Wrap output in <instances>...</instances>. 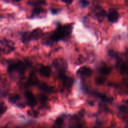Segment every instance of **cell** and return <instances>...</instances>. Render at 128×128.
<instances>
[{"label": "cell", "mask_w": 128, "mask_h": 128, "mask_svg": "<svg viewBox=\"0 0 128 128\" xmlns=\"http://www.w3.org/2000/svg\"><path fill=\"white\" fill-rule=\"evenodd\" d=\"M15 49V44L12 40L4 38L0 40V51L5 54H10Z\"/></svg>", "instance_id": "obj_3"}, {"label": "cell", "mask_w": 128, "mask_h": 128, "mask_svg": "<svg viewBox=\"0 0 128 128\" xmlns=\"http://www.w3.org/2000/svg\"><path fill=\"white\" fill-rule=\"evenodd\" d=\"M64 122V119L62 117H58V118L54 122L55 126L54 128H60V126H62V124H63Z\"/></svg>", "instance_id": "obj_21"}, {"label": "cell", "mask_w": 128, "mask_h": 128, "mask_svg": "<svg viewBox=\"0 0 128 128\" xmlns=\"http://www.w3.org/2000/svg\"><path fill=\"white\" fill-rule=\"evenodd\" d=\"M72 128H83L80 124H75L72 126Z\"/></svg>", "instance_id": "obj_29"}, {"label": "cell", "mask_w": 128, "mask_h": 128, "mask_svg": "<svg viewBox=\"0 0 128 128\" xmlns=\"http://www.w3.org/2000/svg\"><path fill=\"white\" fill-rule=\"evenodd\" d=\"M118 64H120V72H122V74L126 73L128 72V66L127 65L122 62H119Z\"/></svg>", "instance_id": "obj_20"}, {"label": "cell", "mask_w": 128, "mask_h": 128, "mask_svg": "<svg viewBox=\"0 0 128 128\" xmlns=\"http://www.w3.org/2000/svg\"><path fill=\"white\" fill-rule=\"evenodd\" d=\"M78 2L81 8H84L89 5L90 2L89 1H86V0H80Z\"/></svg>", "instance_id": "obj_25"}, {"label": "cell", "mask_w": 128, "mask_h": 128, "mask_svg": "<svg viewBox=\"0 0 128 128\" xmlns=\"http://www.w3.org/2000/svg\"><path fill=\"white\" fill-rule=\"evenodd\" d=\"M90 92V94H91L92 95L98 98H100L104 102H110L112 100V98H110L107 97L106 95L102 94L101 93H100L98 92H96V91H94V92H88V93Z\"/></svg>", "instance_id": "obj_14"}, {"label": "cell", "mask_w": 128, "mask_h": 128, "mask_svg": "<svg viewBox=\"0 0 128 128\" xmlns=\"http://www.w3.org/2000/svg\"><path fill=\"white\" fill-rule=\"evenodd\" d=\"M40 83V82L37 76L35 75V74L32 72L27 80L26 82V85L27 86H38V84Z\"/></svg>", "instance_id": "obj_9"}, {"label": "cell", "mask_w": 128, "mask_h": 128, "mask_svg": "<svg viewBox=\"0 0 128 128\" xmlns=\"http://www.w3.org/2000/svg\"><path fill=\"white\" fill-rule=\"evenodd\" d=\"M7 110V107L5 104L3 102H1L0 105V115H2L4 113L6 112V111Z\"/></svg>", "instance_id": "obj_23"}, {"label": "cell", "mask_w": 128, "mask_h": 128, "mask_svg": "<svg viewBox=\"0 0 128 128\" xmlns=\"http://www.w3.org/2000/svg\"><path fill=\"white\" fill-rule=\"evenodd\" d=\"M27 4L32 6L33 7L41 6L42 5L46 4V2L44 0H31L26 2Z\"/></svg>", "instance_id": "obj_19"}, {"label": "cell", "mask_w": 128, "mask_h": 128, "mask_svg": "<svg viewBox=\"0 0 128 128\" xmlns=\"http://www.w3.org/2000/svg\"><path fill=\"white\" fill-rule=\"evenodd\" d=\"M108 54L109 55V56H110V57L112 58H118V55L113 50H110L108 51Z\"/></svg>", "instance_id": "obj_26"}, {"label": "cell", "mask_w": 128, "mask_h": 128, "mask_svg": "<svg viewBox=\"0 0 128 128\" xmlns=\"http://www.w3.org/2000/svg\"><path fill=\"white\" fill-rule=\"evenodd\" d=\"M119 15L117 11L114 8H110L108 14V18L112 23H116L118 21Z\"/></svg>", "instance_id": "obj_10"}, {"label": "cell", "mask_w": 128, "mask_h": 128, "mask_svg": "<svg viewBox=\"0 0 128 128\" xmlns=\"http://www.w3.org/2000/svg\"><path fill=\"white\" fill-rule=\"evenodd\" d=\"M72 28L73 24H72L65 25L56 24L55 30L50 33L49 36L43 39V44L49 46L54 42L65 40L71 34Z\"/></svg>", "instance_id": "obj_1"}, {"label": "cell", "mask_w": 128, "mask_h": 128, "mask_svg": "<svg viewBox=\"0 0 128 128\" xmlns=\"http://www.w3.org/2000/svg\"><path fill=\"white\" fill-rule=\"evenodd\" d=\"M30 34L32 40H38L43 36L44 32L42 29L38 28H34L32 32H30Z\"/></svg>", "instance_id": "obj_12"}, {"label": "cell", "mask_w": 128, "mask_h": 128, "mask_svg": "<svg viewBox=\"0 0 128 128\" xmlns=\"http://www.w3.org/2000/svg\"><path fill=\"white\" fill-rule=\"evenodd\" d=\"M127 102V104H128V100H127V102Z\"/></svg>", "instance_id": "obj_32"}, {"label": "cell", "mask_w": 128, "mask_h": 128, "mask_svg": "<svg viewBox=\"0 0 128 128\" xmlns=\"http://www.w3.org/2000/svg\"><path fill=\"white\" fill-rule=\"evenodd\" d=\"M58 78L61 80L65 88H70L72 86L74 82V78L66 75L65 72L58 73Z\"/></svg>", "instance_id": "obj_5"}, {"label": "cell", "mask_w": 128, "mask_h": 128, "mask_svg": "<svg viewBox=\"0 0 128 128\" xmlns=\"http://www.w3.org/2000/svg\"><path fill=\"white\" fill-rule=\"evenodd\" d=\"M44 12V10L41 6L34 7L32 10L31 14L28 18H32L34 17L39 16L41 14Z\"/></svg>", "instance_id": "obj_16"}, {"label": "cell", "mask_w": 128, "mask_h": 128, "mask_svg": "<svg viewBox=\"0 0 128 128\" xmlns=\"http://www.w3.org/2000/svg\"><path fill=\"white\" fill-rule=\"evenodd\" d=\"M61 2H63V3H64V4H70L71 3H72L73 2L72 0H70V1H64V0H61Z\"/></svg>", "instance_id": "obj_30"}, {"label": "cell", "mask_w": 128, "mask_h": 128, "mask_svg": "<svg viewBox=\"0 0 128 128\" xmlns=\"http://www.w3.org/2000/svg\"><path fill=\"white\" fill-rule=\"evenodd\" d=\"M125 2H126V4H128V0H127V1H126Z\"/></svg>", "instance_id": "obj_31"}, {"label": "cell", "mask_w": 128, "mask_h": 128, "mask_svg": "<svg viewBox=\"0 0 128 128\" xmlns=\"http://www.w3.org/2000/svg\"><path fill=\"white\" fill-rule=\"evenodd\" d=\"M20 40L24 44H27L32 40L30 32H25L22 33L20 36Z\"/></svg>", "instance_id": "obj_17"}, {"label": "cell", "mask_w": 128, "mask_h": 128, "mask_svg": "<svg viewBox=\"0 0 128 128\" xmlns=\"http://www.w3.org/2000/svg\"><path fill=\"white\" fill-rule=\"evenodd\" d=\"M20 99V96L18 94H14L10 96L8 98V101L12 104H17L20 107H24L22 104L18 103Z\"/></svg>", "instance_id": "obj_15"}, {"label": "cell", "mask_w": 128, "mask_h": 128, "mask_svg": "<svg viewBox=\"0 0 128 128\" xmlns=\"http://www.w3.org/2000/svg\"><path fill=\"white\" fill-rule=\"evenodd\" d=\"M76 73L80 76L88 77L90 76L92 74V70L88 66H83L78 70Z\"/></svg>", "instance_id": "obj_11"}, {"label": "cell", "mask_w": 128, "mask_h": 128, "mask_svg": "<svg viewBox=\"0 0 128 128\" xmlns=\"http://www.w3.org/2000/svg\"><path fill=\"white\" fill-rule=\"evenodd\" d=\"M127 87H128V85H127Z\"/></svg>", "instance_id": "obj_33"}, {"label": "cell", "mask_w": 128, "mask_h": 128, "mask_svg": "<svg viewBox=\"0 0 128 128\" xmlns=\"http://www.w3.org/2000/svg\"><path fill=\"white\" fill-rule=\"evenodd\" d=\"M30 65L28 62L20 60L9 62L6 68L8 76L12 80L20 78L24 74L27 68Z\"/></svg>", "instance_id": "obj_2"}, {"label": "cell", "mask_w": 128, "mask_h": 128, "mask_svg": "<svg viewBox=\"0 0 128 128\" xmlns=\"http://www.w3.org/2000/svg\"><path fill=\"white\" fill-rule=\"evenodd\" d=\"M40 74L42 76L49 78L51 74L52 70L50 66L46 65H42L39 70Z\"/></svg>", "instance_id": "obj_13"}, {"label": "cell", "mask_w": 128, "mask_h": 128, "mask_svg": "<svg viewBox=\"0 0 128 128\" xmlns=\"http://www.w3.org/2000/svg\"><path fill=\"white\" fill-rule=\"evenodd\" d=\"M25 98L30 106L34 108L36 104V98L34 94L29 90H26L24 92Z\"/></svg>", "instance_id": "obj_6"}, {"label": "cell", "mask_w": 128, "mask_h": 128, "mask_svg": "<svg viewBox=\"0 0 128 128\" xmlns=\"http://www.w3.org/2000/svg\"><path fill=\"white\" fill-rule=\"evenodd\" d=\"M106 82V78L103 76H98L95 79V82L98 85H102Z\"/></svg>", "instance_id": "obj_22"}, {"label": "cell", "mask_w": 128, "mask_h": 128, "mask_svg": "<svg viewBox=\"0 0 128 128\" xmlns=\"http://www.w3.org/2000/svg\"><path fill=\"white\" fill-rule=\"evenodd\" d=\"M50 11L51 13L52 14H58V12H59V10L58 9L55 8H50Z\"/></svg>", "instance_id": "obj_27"}, {"label": "cell", "mask_w": 128, "mask_h": 128, "mask_svg": "<svg viewBox=\"0 0 128 128\" xmlns=\"http://www.w3.org/2000/svg\"><path fill=\"white\" fill-rule=\"evenodd\" d=\"M52 66L58 70V73L66 72L68 68L66 62L62 58H57L53 60Z\"/></svg>", "instance_id": "obj_4"}, {"label": "cell", "mask_w": 128, "mask_h": 128, "mask_svg": "<svg viewBox=\"0 0 128 128\" xmlns=\"http://www.w3.org/2000/svg\"><path fill=\"white\" fill-rule=\"evenodd\" d=\"M93 12L96 18L99 20H102L106 15V10L100 6H96L94 8Z\"/></svg>", "instance_id": "obj_7"}, {"label": "cell", "mask_w": 128, "mask_h": 128, "mask_svg": "<svg viewBox=\"0 0 128 128\" xmlns=\"http://www.w3.org/2000/svg\"><path fill=\"white\" fill-rule=\"evenodd\" d=\"M38 98L42 104H45L47 102L48 97L44 94H40Z\"/></svg>", "instance_id": "obj_24"}, {"label": "cell", "mask_w": 128, "mask_h": 128, "mask_svg": "<svg viewBox=\"0 0 128 128\" xmlns=\"http://www.w3.org/2000/svg\"><path fill=\"white\" fill-rule=\"evenodd\" d=\"M120 110L123 112H128V108H126V106L124 105H122L121 106H120Z\"/></svg>", "instance_id": "obj_28"}, {"label": "cell", "mask_w": 128, "mask_h": 128, "mask_svg": "<svg viewBox=\"0 0 128 128\" xmlns=\"http://www.w3.org/2000/svg\"><path fill=\"white\" fill-rule=\"evenodd\" d=\"M38 86V87L39 89L42 91L48 94L54 93L56 92L55 87L52 86H50L44 82H40Z\"/></svg>", "instance_id": "obj_8"}, {"label": "cell", "mask_w": 128, "mask_h": 128, "mask_svg": "<svg viewBox=\"0 0 128 128\" xmlns=\"http://www.w3.org/2000/svg\"><path fill=\"white\" fill-rule=\"evenodd\" d=\"M98 71L102 74L108 75L111 72L112 69L107 66H102L98 68Z\"/></svg>", "instance_id": "obj_18"}]
</instances>
